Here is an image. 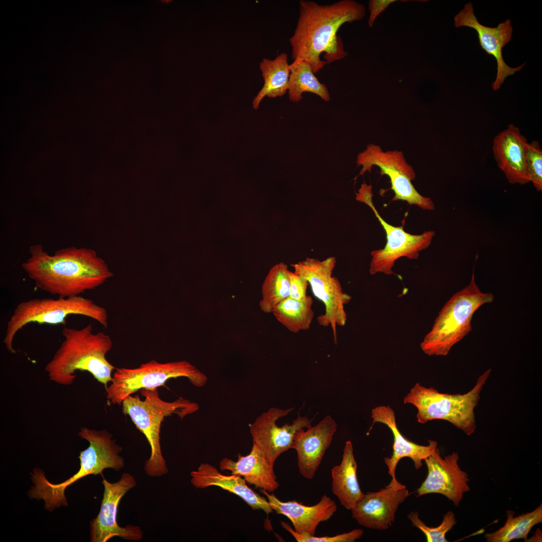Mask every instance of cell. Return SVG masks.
I'll return each mask as SVG.
<instances>
[{"label": "cell", "instance_id": "6da1fadb", "mask_svg": "<svg viewBox=\"0 0 542 542\" xmlns=\"http://www.w3.org/2000/svg\"><path fill=\"white\" fill-rule=\"evenodd\" d=\"M29 254L23 269L37 288L59 297L80 296L113 276L105 261L90 248L71 246L49 254L37 244L30 247Z\"/></svg>", "mask_w": 542, "mask_h": 542}, {"label": "cell", "instance_id": "7a4b0ae2", "mask_svg": "<svg viewBox=\"0 0 542 542\" xmlns=\"http://www.w3.org/2000/svg\"><path fill=\"white\" fill-rule=\"evenodd\" d=\"M365 14L364 6L354 1L326 5L300 1L297 24L289 40L292 58L307 61L314 73H318L326 64L320 55L337 35L340 27L344 23L361 20Z\"/></svg>", "mask_w": 542, "mask_h": 542}, {"label": "cell", "instance_id": "3957f363", "mask_svg": "<svg viewBox=\"0 0 542 542\" xmlns=\"http://www.w3.org/2000/svg\"><path fill=\"white\" fill-rule=\"evenodd\" d=\"M62 335L63 341L45 366L50 380L70 385L76 378V371H85L106 389L115 369L106 358L112 347L111 337L102 332L94 333L91 324L79 329L65 327Z\"/></svg>", "mask_w": 542, "mask_h": 542}, {"label": "cell", "instance_id": "277c9868", "mask_svg": "<svg viewBox=\"0 0 542 542\" xmlns=\"http://www.w3.org/2000/svg\"><path fill=\"white\" fill-rule=\"evenodd\" d=\"M78 435L87 440L89 445L80 452V469L75 474L62 483L53 484L39 468L34 469L31 473L34 485L28 492L29 497L43 500L45 509L50 511L61 505L67 506L65 490L80 479L91 474L100 475L103 478L104 469L111 468L117 471L124 467V458L119 454L122 448L106 430L81 428Z\"/></svg>", "mask_w": 542, "mask_h": 542}, {"label": "cell", "instance_id": "5b68a950", "mask_svg": "<svg viewBox=\"0 0 542 542\" xmlns=\"http://www.w3.org/2000/svg\"><path fill=\"white\" fill-rule=\"evenodd\" d=\"M139 395H129L122 402V413L128 415L136 428L146 437L151 449L150 458L145 463L146 474L152 477H160L168 473L166 461L162 453L160 431L165 418L176 414L181 419L199 410V405L180 397L173 402L165 401L159 396L157 388L142 389Z\"/></svg>", "mask_w": 542, "mask_h": 542}, {"label": "cell", "instance_id": "8992f818", "mask_svg": "<svg viewBox=\"0 0 542 542\" xmlns=\"http://www.w3.org/2000/svg\"><path fill=\"white\" fill-rule=\"evenodd\" d=\"M492 293H482L477 285L474 267L470 283L454 294L436 318L431 331L420 344L429 356H446L452 347L472 330L474 313L482 305L492 303Z\"/></svg>", "mask_w": 542, "mask_h": 542}, {"label": "cell", "instance_id": "52a82bcc", "mask_svg": "<svg viewBox=\"0 0 542 542\" xmlns=\"http://www.w3.org/2000/svg\"><path fill=\"white\" fill-rule=\"evenodd\" d=\"M491 371L490 368L486 370L478 377L473 388L464 394L441 393L417 382L404 397L403 403L417 408L416 417L420 424L434 420H445L470 436L476 429L474 409Z\"/></svg>", "mask_w": 542, "mask_h": 542}, {"label": "cell", "instance_id": "ba28073f", "mask_svg": "<svg viewBox=\"0 0 542 542\" xmlns=\"http://www.w3.org/2000/svg\"><path fill=\"white\" fill-rule=\"evenodd\" d=\"M71 315L89 317L105 328L108 326L107 310L81 295L57 299L35 298L23 301L15 308L7 323L4 343L10 353H15V337L25 326L33 323L65 326L66 318Z\"/></svg>", "mask_w": 542, "mask_h": 542}, {"label": "cell", "instance_id": "9c48e42d", "mask_svg": "<svg viewBox=\"0 0 542 542\" xmlns=\"http://www.w3.org/2000/svg\"><path fill=\"white\" fill-rule=\"evenodd\" d=\"M185 377L200 387L208 378L194 365L185 360L160 363L152 360L139 367L116 368L110 385L106 389L107 402L121 405L123 400L142 389H152L164 385L171 379Z\"/></svg>", "mask_w": 542, "mask_h": 542}, {"label": "cell", "instance_id": "30bf717a", "mask_svg": "<svg viewBox=\"0 0 542 542\" xmlns=\"http://www.w3.org/2000/svg\"><path fill=\"white\" fill-rule=\"evenodd\" d=\"M336 263L335 256L322 261L306 257L291 266L295 273L308 281L314 295L323 303L325 312L319 316L317 320L320 326L331 327L334 342L337 344V326L345 325L347 314L344 306L349 303L352 297L343 291L338 279L332 276Z\"/></svg>", "mask_w": 542, "mask_h": 542}, {"label": "cell", "instance_id": "8fae6325", "mask_svg": "<svg viewBox=\"0 0 542 542\" xmlns=\"http://www.w3.org/2000/svg\"><path fill=\"white\" fill-rule=\"evenodd\" d=\"M372 188L371 185L362 184L356 193V200L373 211L385 232L386 243L383 248L371 251L369 271L371 275L380 273L390 275L394 274L392 268L395 260L401 257L417 259L419 252L430 246L435 232L430 230L419 235L412 234L404 230L403 225L394 226L386 222L373 203Z\"/></svg>", "mask_w": 542, "mask_h": 542}, {"label": "cell", "instance_id": "7c38bea8", "mask_svg": "<svg viewBox=\"0 0 542 542\" xmlns=\"http://www.w3.org/2000/svg\"><path fill=\"white\" fill-rule=\"evenodd\" d=\"M356 163L357 166H362L359 175H363L367 171L370 172L372 167L376 166L380 169L382 175L389 178L391 189L394 193L392 201H405L424 210L435 209L432 200L421 195L412 184L411 181L416 178V173L401 152H384L379 146L370 144L358 154Z\"/></svg>", "mask_w": 542, "mask_h": 542}, {"label": "cell", "instance_id": "4fadbf2b", "mask_svg": "<svg viewBox=\"0 0 542 542\" xmlns=\"http://www.w3.org/2000/svg\"><path fill=\"white\" fill-rule=\"evenodd\" d=\"M102 483L104 492L100 511L90 522V541L106 542L114 536L128 540H141L143 531L139 526L128 524L121 527L116 521L121 499L137 485L134 477L128 473H123L116 482L110 483L103 478Z\"/></svg>", "mask_w": 542, "mask_h": 542}, {"label": "cell", "instance_id": "5bb4252c", "mask_svg": "<svg viewBox=\"0 0 542 542\" xmlns=\"http://www.w3.org/2000/svg\"><path fill=\"white\" fill-rule=\"evenodd\" d=\"M293 410V408L286 410L271 408L249 425L253 442L261 450L268 462L273 466L281 454L293 448L297 432L312 427L313 419L310 420L307 416L301 417L299 414L298 418L291 424H286L282 427L276 424L277 420Z\"/></svg>", "mask_w": 542, "mask_h": 542}, {"label": "cell", "instance_id": "9a60e30c", "mask_svg": "<svg viewBox=\"0 0 542 542\" xmlns=\"http://www.w3.org/2000/svg\"><path fill=\"white\" fill-rule=\"evenodd\" d=\"M459 454L453 452L442 457L437 448L435 452L425 459L428 474L417 489V496L430 493L443 495L454 505L458 506L465 493L470 490L468 474L461 470L458 462Z\"/></svg>", "mask_w": 542, "mask_h": 542}, {"label": "cell", "instance_id": "2e32d148", "mask_svg": "<svg viewBox=\"0 0 542 542\" xmlns=\"http://www.w3.org/2000/svg\"><path fill=\"white\" fill-rule=\"evenodd\" d=\"M471 2L466 4L464 8L454 18V25L457 28L467 27L474 29L478 34L479 44L481 48L489 55L492 56L497 63V75L492 84V88L496 91L500 88L505 78L513 75L520 70L525 64L516 68L508 66L503 60V48L511 40L512 28L510 19L500 23L495 28L484 26L480 24L475 16Z\"/></svg>", "mask_w": 542, "mask_h": 542}, {"label": "cell", "instance_id": "e0dca14e", "mask_svg": "<svg viewBox=\"0 0 542 542\" xmlns=\"http://www.w3.org/2000/svg\"><path fill=\"white\" fill-rule=\"evenodd\" d=\"M410 495L405 485L391 480L376 492H368L351 510L352 517L365 527L384 530L394 521L399 505Z\"/></svg>", "mask_w": 542, "mask_h": 542}, {"label": "cell", "instance_id": "ac0fdd59", "mask_svg": "<svg viewBox=\"0 0 542 542\" xmlns=\"http://www.w3.org/2000/svg\"><path fill=\"white\" fill-rule=\"evenodd\" d=\"M337 427L334 420L327 416L315 426L297 432L293 448L297 452L298 467L304 477L311 479L314 477Z\"/></svg>", "mask_w": 542, "mask_h": 542}, {"label": "cell", "instance_id": "d6986e66", "mask_svg": "<svg viewBox=\"0 0 542 542\" xmlns=\"http://www.w3.org/2000/svg\"><path fill=\"white\" fill-rule=\"evenodd\" d=\"M371 413L373 422L371 427L375 423H381L386 425L392 433V454L390 457H385L384 459L388 468V473L391 477V480L397 481L395 470L402 458H410L414 462L415 469L418 470L423 465L422 461L432 455L437 449L438 443L435 441L429 440L428 441L429 444L424 446L417 444L405 438L397 426L394 411L389 405L376 406L371 410Z\"/></svg>", "mask_w": 542, "mask_h": 542}, {"label": "cell", "instance_id": "ffe728a7", "mask_svg": "<svg viewBox=\"0 0 542 542\" xmlns=\"http://www.w3.org/2000/svg\"><path fill=\"white\" fill-rule=\"evenodd\" d=\"M527 141L512 124L495 136L492 150L498 168L509 183L524 185L530 182L525 165Z\"/></svg>", "mask_w": 542, "mask_h": 542}, {"label": "cell", "instance_id": "44dd1931", "mask_svg": "<svg viewBox=\"0 0 542 542\" xmlns=\"http://www.w3.org/2000/svg\"><path fill=\"white\" fill-rule=\"evenodd\" d=\"M273 511L287 517L292 522L294 529L299 533L314 535L318 524L329 520L337 510L335 501L326 495L313 506H307L296 500L283 502L274 493L260 489Z\"/></svg>", "mask_w": 542, "mask_h": 542}, {"label": "cell", "instance_id": "7402d4cb", "mask_svg": "<svg viewBox=\"0 0 542 542\" xmlns=\"http://www.w3.org/2000/svg\"><path fill=\"white\" fill-rule=\"evenodd\" d=\"M190 474L191 484L196 488L218 486L241 497L253 509H261L267 515L273 511L267 500L249 487L240 476L223 475L208 463L201 464L197 470Z\"/></svg>", "mask_w": 542, "mask_h": 542}, {"label": "cell", "instance_id": "603a6c76", "mask_svg": "<svg viewBox=\"0 0 542 542\" xmlns=\"http://www.w3.org/2000/svg\"><path fill=\"white\" fill-rule=\"evenodd\" d=\"M219 468L243 477L246 483L256 488L273 492L279 486L274 466L269 464L263 452L253 442L249 454L238 455L237 461L225 458L220 462Z\"/></svg>", "mask_w": 542, "mask_h": 542}, {"label": "cell", "instance_id": "cb8c5ba5", "mask_svg": "<svg viewBox=\"0 0 542 542\" xmlns=\"http://www.w3.org/2000/svg\"><path fill=\"white\" fill-rule=\"evenodd\" d=\"M357 469L353 445L348 440L345 443L340 464L331 469L332 490L341 504L351 511L364 495L359 485Z\"/></svg>", "mask_w": 542, "mask_h": 542}, {"label": "cell", "instance_id": "d4e9b609", "mask_svg": "<svg viewBox=\"0 0 542 542\" xmlns=\"http://www.w3.org/2000/svg\"><path fill=\"white\" fill-rule=\"evenodd\" d=\"M259 68L264 83L252 101L253 107L256 109L265 96L276 98L286 93L290 74L288 55L285 53L280 54L274 60L263 58L260 62Z\"/></svg>", "mask_w": 542, "mask_h": 542}, {"label": "cell", "instance_id": "484cf974", "mask_svg": "<svg viewBox=\"0 0 542 542\" xmlns=\"http://www.w3.org/2000/svg\"><path fill=\"white\" fill-rule=\"evenodd\" d=\"M290 70L288 90L290 100L299 102L303 98L302 93L309 92L317 95L325 101H330L326 85L319 81L309 63L303 60H295L290 64Z\"/></svg>", "mask_w": 542, "mask_h": 542}, {"label": "cell", "instance_id": "4316f807", "mask_svg": "<svg viewBox=\"0 0 542 542\" xmlns=\"http://www.w3.org/2000/svg\"><path fill=\"white\" fill-rule=\"evenodd\" d=\"M313 300L307 295L303 300L290 297L279 304L272 313L277 321L291 332L308 330L314 317L312 307Z\"/></svg>", "mask_w": 542, "mask_h": 542}, {"label": "cell", "instance_id": "83f0119b", "mask_svg": "<svg viewBox=\"0 0 542 542\" xmlns=\"http://www.w3.org/2000/svg\"><path fill=\"white\" fill-rule=\"evenodd\" d=\"M288 266L284 262L274 265L269 270L261 287V311L272 313L274 308L290 297V279Z\"/></svg>", "mask_w": 542, "mask_h": 542}, {"label": "cell", "instance_id": "f1b7e54d", "mask_svg": "<svg viewBox=\"0 0 542 542\" xmlns=\"http://www.w3.org/2000/svg\"><path fill=\"white\" fill-rule=\"evenodd\" d=\"M504 525L491 533L484 535L487 542H509L515 539L527 540L528 534L535 525L542 522V504L533 511L514 517L515 512L507 511Z\"/></svg>", "mask_w": 542, "mask_h": 542}, {"label": "cell", "instance_id": "f546056e", "mask_svg": "<svg viewBox=\"0 0 542 542\" xmlns=\"http://www.w3.org/2000/svg\"><path fill=\"white\" fill-rule=\"evenodd\" d=\"M412 524L425 534L428 542H447L446 534L452 528L457 521L453 511L444 515L441 523L437 527L427 526L419 517L418 511H411L407 515Z\"/></svg>", "mask_w": 542, "mask_h": 542}, {"label": "cell", "instance_id": "4dcf8cb0", "mask_svg": "<svg viewBox=\"0 0 542 542\" xmlns=\"http://www.w3.org/2000/svg\"><path fill=\"white\" fill-rule=\"evenodd\" d=\"M525 165L530 181L537 191H541L542 150L537 141L526 144Z\"/></svg>", "mask_w": 542, "mask_h": 542}, {"label": "cell", "instance_id": "1f68e13d", "mask_svg": "<svg viewBox=\"0 0 542 542\" xmlns=\"http://www.w3.org/2000/svg\"><path fill=\"white\" fill-rule=\"evenodd\" d=\"M281 525L290 533L298 542H353L359 539L363 534L361 529L339 534L334 536H315L306 533H299L293 529L287 522L282 521Z\"/></svg>", "mask_w": 542, "mask_h": 542}, {"label": "cell", "instance_id": "d6a6232c", "mask_svg": "<svg viewBox=\"0 0 542 542\" xmlns=\"http://www.w3.org/2000/svg\"><path fill=\"white\" fill-rule=\"evenodd\" d=\"M290 298L297 300H303L307 296L308 281L303 276L290 270Z\"/></svg>", "mask_w": 542, "mask_h": 542}, {"label": "cell", "instance_id": "836d02e7", "mask_svg": "<svg viewBox=\"0 0 542 542\" xmlns=\"http://www.w3.org/2000/svg\"><path fill=\"white\" fill-rule=\"evenodd\" d=\"M324 58L326 64L332 63L346 57L348 53L344 50L341 38L337 35L324 51Z\"/></svg>", "mask_w": 542, "mask_h": 542}, {"label": "cell", "instance_id": "e575fe53", "mask_svg": "<svg viewBox=\"0 0 542 542\" xmlns=\"http://www.w3.org/2000/svg\"><path fill=\"white\" fill-rule=\"evenodd\" d=\"M395 0H371L369 1L368 9L370 16L368 21L369 27H372L377 16L383 12Z\"/></svg>", "mask_w": 542, "mask_h": 542}]
</instances>
